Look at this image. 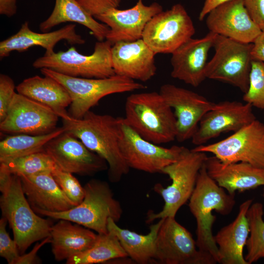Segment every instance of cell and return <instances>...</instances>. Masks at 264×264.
Instances as JSON below:
<instances>
[{
    "label": "cell",
    "mask_w": 264,
    "mask_h": 264,
    "mask_svg": "<svg viewBox=\"0 0 264 264\" xmlns=\"http://www.w3.org/2000/svg\"><path fill=\"white\" fill-rule=\"evenodd\" d=\"M155 53L140 39L112 45L111 61L116 75L146 82L156 73Z\"/></svg>",
    "instance_id": "21"
},
{
    "label": "cell",
    "mask_w": 264,
    "mask_h": 264,
    "mask_svg": "<svg viewBox=\"0 0 264 264\" xmlns=\"http://www.w3.org/2000/svg\"><path fill=\"white\" fill-rule=\"evenodd\" d=\"M119 144L122 155L130 168L151 174L161 173L179 157L183 146L165 148L138 134L125 121L118 117Z\"/></svg>",
    "instance_id": "10"
},
{
    "label": "cell",
    "mask_w": 264,
    "mask_h": 264,
    "mask_svg": "<svg viewBox=\"0 0 264 264\" xmlns=\"http://www.w3.org/2000/svg\"><path fill=\"white\" fill-rule=\"evenodd\" d=\"M264 207L262 203H252L247 213L249 225V237L245 246L247 254L244 258L248 264L264 259Z\"/></svg>",
    "instance_id": "32"
},
{
    "label": "cell",
    "mask_w": 264,
    "mask_h": 264,
    "mask_svg": "<svg viewBox=\"0 0 264 264\" xmlns=\"http://www.w3.org/2000/svg\"><path fill=\"white\" fill-rule=\"evenodd\" d=\"M217 35L209 31L203 38H191L173 52L171 76L194 87L199 86L206 79L208 53Z\"/></svg>",
    "instance_id": "20"
},
{
    "label": "cell",
    "mask_w": 264,
    "mask_h": 264,
    "mask_svg": "<svg viewBox=\"0 0 264 264\" xmlns=\"http://www.w3.org/2000/svg\"><path fill=\"white\" fill-rule=\"evenodd\" d=\"M65 40L71 44H83L85 40L77 33L76 25L69 24L51 32L38 33L32 31L27 21L24 22L19 31L0 42V58L9 56L14 51L22 52L33 46H39L45 49V54L54 52L59 42Z\"/></svg>",
    "instance_id": "22"
},
{
    "label": "cell",
    "mask_w": 264,
    "mask_h": 264,
    "mask_svg": "<svg viewBox=\"0 0 264 264\" xmlns=\"http://www.w3.org/2000/svg\"><path fill=\"white\" fill-rule=\"evenodd\" d=\"M156 242L154 262L162 264H215L208 253L200 251L192 234L175 217L162 219Z\"/></svg>",
    "instance_id": "13"
},
{
    "label": "cell",
    "mask_w": 264,
    "mask_h": 264,
    "mask_svg": "<svg viewBox=\"0 0 264 264\" xmlns=\"http://www.w3.org/2000/svg\"><path fill=\"white\" fill-rule=\"evenodd\" d=\"M251 55L253 60L264 63V31H262L253 43Z\"/></svg>",
    "instance_id": "41"
},
{
    "label": "cell",
    "mask_w": 264,
    "mask_h": 264,
    "mask_svg": "<svg viewBox=\"0 0 264 264\" xmlns=\"http://www.w3.org/2000/svg\"><path fill=\"white\" fill-rule=\"evenodd\" d=\"M206 24L210 32L243 43L253 44L262 32L243 0H232L213 9L206 16Z\"/></svg>",
    "instance_id": "19"
},
{
    "label": "cell",
    "mask_w": 264,
    "mask_h": 264,
    "mask_svg": "<svg viewBox=\"0 0 264 264\" xmlns=\"http://www.w3.org/2000/svg\"><path fill=\"white\" fill-rule=\"evenodd\" d=\"M162 220L161 219L151 225L146 235L123 229L112 219L109 220L108 230L116 236L128 257L134 263L147 264L154 262L155 242Z\"/></svg>",
    "instance_id": "29"
},
{
    "label": "cell",
    "mask_w": 264,
    "mask_h": 264,
    "mask_svg": "<svg viewBox=\"0 0 264 264\" xmlns=\"http://www.w3.org/2000/svg\"><path fill=\"white\" fill-rule=\"evenodd\" d=\"M78 23L88 28L98 41L106 40L110 28L89 14L77 0H55L50 16L39 25L43 32H48L62 23Z\"/></svg>",
    "instance_id": "28"
},
{
    "label": "cell",
    "mask_w": 264,
    "mask_h": 264,
    "mask_svg": "<svg viewBox=\"0 0 264 264\" xmlns=\"http://www.w3.org/2000/svg\"><path fill=\"white\" fill-rule=\"evenodd\" d=\"M159 93L173 110L178 142L192 138L202 117L216 104L194 91L171 84L163 85Z\"/></svg>",
    "instance_id": "16"
},
{
    "label": "cell",
    "mask_w": 264,
    "mask_h": 264,
    "mask_svg": "<svg viewBox=\"0 0 264 264\" xmlns=\"http://www.w3.org/2000/svg\"><path fill=\"white\" fill-rule=\"evenodd\" d=\"M10 173L30 176L52 172L58 166L45 152H40L0 162Z\"/></svg>",
    "instance_id": "33"
},
{
    "label": "cell",
    "mask_w": 264,
    "mask_h": 264,
    "mask_svg": "<svg viewBox=\"0 0 264 264\" xmlns=\"http://www.w3.org/2000/svg\"><path fill=\"white\" fill-rule=\"evenodd\" d=\"M213 47L215 54L207 63L206 78L228 83L246 92L253 60V44L217 35Z\"/></svg>",
    "instance_id": "9"
},
{
    "label": "cell",
    "mask_w": 264,
    "mask_h": 264,
    "mask_svg": "<svg viewBox=\"0 0 264 264\" xmlns=\"http://www.w3.org/2000/svg\"><path fill=\"white\" fill-rule=\"evenodd\" d=\"M44 151L61 170L72 174L91 176L108 169L103 158L65 131L48 141Z\"/></svg>",
    "instance_id": "15"
},
{
    "label": "cell",
    "mask_w": 264,
    "mask_h": 264,
    "mask_svg": "<svg viewBox=\"0 0 264 264\" xmlns=\"http://www.w3.org/2000/svg\"><path fill=\"white\" fill-rule=\"evenodd\" d=\"M84 187L85 195L82 202L67 211H34L51 219L71 221L93 230L98 234L108 233L109 219L117 222L121 218L123 210L120 203L114 198L110 187L106 181L92 179Z\"/></svg>",
    "instance_id": "5"
},
{
    "label": "cell",
    "mask_w": 264,
    "mask_h": 264,
    "mask_svg": "<svg viewBox=\"0 0 264 264\" xmlns=\"http://www.w3.org/2000/svg\"><path fill=\"white\" fill-rule=\"evenodd\" d=\"M243 100L252 107L264 110V63L252 60L249 86Z\"/></svg>",
    "instance_id": "34"
},
{
    "label": "cell",
    "mask_w": 264,
    "mask_h": 264,
    "mask_svg": "<svg viewBox=\"0 0 264 264\" xmlns=\"http://www.w3.org/2000/svg\"><path fill=\"white\" fill-rule=\"evenodd\" d=\"M125 110L126 122L144 139L158 145L176 139V117L159 92L131 94Z\"/></svg>",
    "instance_id": "3"
},
{
    "label": "cell",
    "mask_w": 264,
    "mask_h": 264,
    "mask_svg": "<svg viewBox=\"0 0 264 264\" xmlns=\"http://www.w3.org/2000/svg\"><path fill=\"white\" fill-rule=\"evenodd\" d=\"M230 0H205L199 14L198 20L202 21L213 9Z\"/></svg>",
    "instance_id": "42"
},
{
    "label": "cell",
    "mask_w": 264,
    "mask_h": 264,
    "mask_svg": "<svg viewBox=\"0 0 264 264\" xmlns=\"http://www.w3.org/2000/svg\"><path fill=\"white\" fill-rule=\"evenodd\" d=\"M2 217L12 229L21 255L36 242L50 236L51 220L37 215L23 191L20 177L12 174L10 180L0 186Z\"/></svg>",
    "instance_id": "4"
},
{
    "label": "cell",
    "mask_w": 264,
    "mask_h": 264,
    "mask_svg": "<svg viewBox=\"0 0 264 264\" xmlns=\"http://www.w3.org/2000/svg\"><path fill=\"white\" fill-rule=\"evenodd\" d=\"M18 93L52 109L62 120L72 118L66 110L70 96L59 82L50 77L36 75L25 79L16 86Z\"/></svg>",
    "instance_id": "26"
},
{
    "label": "cell",
    "mask_w": 264,
    "mask_h": 264,
    "mask_svg": "<svg viewBox=\"0 0 264 264\" xmlns=\"http://www.w3.org/2000/svg\"><path fill=\"white\" fill-rule=\"evenodd\" d=\"M17 0H0V14L11 17L16 14Z\"/></svg>",
    "instance_id": "43"
},
{
    "label": "cell",
    "mask_w": 264,
    "mask_h": 264,
    "mask_svg": "<svg viewBox=\"0 0 264 264\" xmlns=\"http://www.w3.org/2000/svg\"><path fill=\"white\" fill-rule=\"evenodd\" d=\"M59 117L49 107L17 92L0 122V130L6 133L45 134L57 129Z\"/></svg>",
    "instance_id": "14"
},
{
    "label": "cell",
    "mask_w": 264,
    "mask_h": 264,
    "mask_svg": "<svg viewBox=\"0 0 264 264\" xmlns=\"http://www.w3.org/2000/svg\"><path fill=\"white\" fill-rule=\"evenodd\" d=\"M162 11V6L157 2L146 5L142 0H138L132 8H110L94 18L109 26L106 40L113 45L120 41L132 42L142 39L147 23Z\"/></svg>",
    "instance_id": "18"
},
{
    "label": "cell",
    "mask_w": 264,
    "mask_h": 264,
    "mask_svg": "<svg viewBox=\"0 0 264 264\" xmlns=\"http://www.w3.org/2000/svg\"><path fill=\"white\" fill-rule=\"evenodd\" d=\"M195 33L191 17L177 3L154 16L147 23L142 39L155 54H172Z\"/></svg>",
    "instance_id": "12"
},
{
    "label": "cell",
    "mask_w": 264,
    "mask_h": 264,
    "mask_svg": "<svg viewBox=\"0 0 264 264\" xmlns=\"http://www.w3.org/2000/svg\"><path fill=\"white\" fill-rule=\"evenodd\" d=\"M62 120L66 132L80 139L107 162L110 182H118L129 173L130 168L119 148L118 117L89 110L81 119Z\"/></svg>",
    "instance_id": "1"
},
{
    "label": "cell",
    "mask_w": 264,
    "mask_h": 264,
    "mask_svg": "<svg viewBox=\"0 0 264 264\" xmlns=\"http://www.w3.org/2000/svg\"><path fill=\"white\" fill-rule=\"evenodd\" d=\"M64 132L62 127L43 134H17L7 136L0 142V162L44 152L46 144Z\"/></svg>",
    "instance_id": "30"
},
{
    "label": "cell",
    "mask_w": 264,
    "mask_h": 264,
    "mask_svg": "<svg viewBox=\"0 0 264 264\" xmlns=\"http://www.w3.org/2000/svg\"></svg>",
    "instance_id": "45"
},
{
    "label": "cell",
    "mask_w": 264,
    "mask_h": 264,
    "mask_svg": "<svg viewBox=\"0 0 264 264\" xmlns=\"http://www.w3.org/2000/svg\"><path fill=\"white\" fill-rule=\"evenodd\" d=\"M252 106L236 101H224L216 103L199 122L191 138L193 144L204 145L221 133L234 132L256 119Z\"/></svg>",
    "instance_id": "17"
},
{
    "label": "cell",
    "mask_w": 264,
    "mask_h": 264,
    "mask_svg": "<svg viewBox=\"0 0 264 264\" xmlns=\"http://www.w3.org/2000/svg\"><path fill=\"white\" fill-rule=\"evenodd\" d=\"M7 223L6 219L2 217L0 220V256L8 264H15L21 254L16 242L10 238L7 232Z\"/></svg>",
    "instance_id": "36"
},
{
    "label": "cell",
    "mask_w": 264,
    "mask_h": 264,
    "mask_svg": "<svg viewBox=\"0 0 264 264\" xmlns=\"http://www.w3.org/2000/svg\"><path fill=\"white\" fill-rule=\"evenodd\" d=\"M204 166L209 176L229 194L264 186V169L248 163H224L212 156L207 157Z\"/></svg>",
    "instance_id": "23"
},
{
    "label": "cell",
    "mask_w": 264,
    "mask_h": 264,
    "mask_svg": "<svg viewBox=\"0 0 264 264\" xmlns=\"http://www.w3.org/2000/svg\"><path fill=\"white\" fill-rule=\"evenodd\" d=\"M192 150L211 153L224 163L243 162L264 169V123L256 119L224 139Z\"/></svg>",
    "instance_id": "11"
},
{
    "label": "cell",
    "mask_w": 264,
    "mask_h": 264,
    "mask_svg": "<svg viewBox=\"0 0 264 264\" xmlns=\"http://www.w3.org/2000/svg\"><path fill=\"white\" fill-rule=\"evenodd\" d=\"M263 197H264V190H263Z\"/></svg>",
    "instance_id": "44"
},
{
    "label": "cell",
    "mask_w": 264,
    "mask_h": 264,
    "mask_svg": "<svg viewBox=\"0 0 264 264\" xmlns=\"http://www.w3.org/2000/svg\"><path fill=\"white\" fill-rule=\"evenodd\" d=\"M250 16L262 31H264V0H243Z\"/></svg>",
    "instance_id": "39"
},
{
    "label": "cell",
    "mask_w": 264,
    "mask_h": 264,
    "mask_svg": "<svg viewBox=\"0 0 264 264\" xmlns=\"http://www.w3.org/2000/svg\"><path fill=\"white\" fill-rule=\"evenodd\" d=\"M207 157L205 153L194 151L184 147L179 158L162 170L161 173L168 175L172 183L165 188L160 183L154 185V191L162 197L164 205L158 213H148L147 223H150L157 219L176 217L178 210L189 200L195 188L199 171Z\"/></svg>",
    "instance_id": "6"
},
{
    "label": "cell",
    "mask_w": 264,
    "mask_h": 264,
    "mask_svg": "<svg viewBox=\"0 0 264 264\" xmlns=\"http://www.w3.org/2000/svg\"><path fill=\"white\" fill-rule=\"evenodd\" d=\"M40 71L66 88L71 98L68 112L75 119L82 118L92 107L107 95L147 88L134 80L116 74L105 78H86L63 75L46 68L40 69Z\"/></svg>",
    "instance_id": "7"
},
{
    "label": "cell",
    "mask_w": 264,
    "mask_h": 264,
    "mask_svg": "<svg viewBox=\"0 0 264 264\" xmlns=\"http://www.w3.org/2000/svg\"><path fill=\"white\" fill-rule=\"evenodd\" d=\"M94 17L112 8H118L121 0H77Z\"/></svg>",
    "instance_id": "38"
},
{
    "label": "cell",
    "mask_w": 264,
    "mask_h": 264,
    "mask_svg": "<svg viewBox=\"0 0 264 264\" xmlns=\"http://www.w3.org/2000/svg\"><path fill=\"white\" fill-rule=\"evenodd\" d=\"M235 203V195L227 193L209 176L204 164L198 173L188 205L197 222V247L212 256L217 263H220V256L212 233L216 217L212 212L228 215Z\"/></svg>",
    "instance_id": "2"
},
{
    "label": "cell",
    "mask_w": 264,
    "mask_h": 264,
    "mask_svg": "<svg viewBox=\"0 0 264 264\" xmlns=\"http://www.w3.org/2000/svg\"><path fill=\"white\" fill-rule=\"evenodd\" d=\"M16 87L13 80L7 75H0V122L6 117L16 93Z\"/></svg>",
    "instance_id": "37"
},
{
    "label": "cell",
    "mask_w": 264,
    "mask_h": 264,
    "mask_svg": "<svg viewBox=\"0 0 264 264\" xmlns=\"http://www.w3.org/2000/svg\"><path fill=\"white\" fill-rule=\"evenodd\" d=\"M252 203L247 199L241 203L235 219L221 228L214 236L221 264H248L243 256V248L249 235L247 211Z\"/></svg>",
    "instance_id": "25"
},
{
    "label": "cell",
    "mask_w": 264,
    "mask_h": 264,
    "mask_svg": "<svg viewBox=\"0 0 264 264\" xmlns=\"http://www.w3.org/2000/svg\"><path fill=\"white\" fill-rule=\"evenodd\" d=\"M23 191L34 211H67L74 206L54 178L51 172L19 176Z\"/></svg>",
    "instance_id": "24"
},
{
    "label": "cell",
    "mask_w": 264,
    "mask_h": 264,
    "mask_svg": "<svg viewBox=\"0 0 264 264\" xmlns=\"http://www.w3.org/2000/svg\"><path fill=\"white\" fill-rule=\"evenodd\" d=\"M52 252L57 261H66L91 247L98 236L90 229L66 220H60L51 228Z\"/></svg>",
    "instance_id": "27"
},
{
    "label": "cell",
    "mask_w": 264,
    "mask_h": 264,
    "mask_svg": "<svg viewBox=\"0 0 264 264\" xmlns=\"http://www.w3.org/2000/svg\"><path fill=\"white\" fill-rule=\"evenodd\" d=\"M126 257L128 256L116 236L109 232L105 234H98L95 243L91 247L67 260L66 264L105 263L114 259Z\"/></svg>",
    "instance_id": "31"
},
{
    "label": "cell",
    "mask_w": 264,
    "mask_h": 264,
    "mask_svg": "<svg viewBox=\"0 0 264 264\" xmlns=\"http://www.w3.org/2000/svg\"><path fill=\"white\" fill-rule=\"evenodd\" d=\"M51 236L42 240L40 243H37L33 249L28 253L20 255L15 264H34L41 263V260L37 256L39 249L44 244L51 243Z\"/></svg>",
    "instance_id": "40"
},
{
    "label": "cell",
    "mask_w": 264,
    "mask_h": 264,
    "mask_svg": "<svg viewBox=\"0 0 264 264\" xmlns=\"http://www.w3.org/2000/svg\"><path fill=\"white\" fill-rule=\"evenodd\" d=\"M112 44L109 41H98L93 52L82 54L74 46L66 51H55L36 59L35 68H46L59 73L74 77L105 78L115 75L111 61Z\"/></svg>",
    "instance_id": "8"
},
{
    "label": "cell",
    "mask_w": 264,
    "mask_h": 264,
    "mask_svg": "<svg viewBox=\"0 0 264 264\" xmlns=\"http://www.w3.org/2000/svg\"><path fill=\"white\" fill-rule=\"evenodd\" d=\"M51 173L62 191L75 206L82 202L85 195V189L73 174L64 171L58 167Z\"/></svg>",
    "instance_id": "35"
}]
</instances>
